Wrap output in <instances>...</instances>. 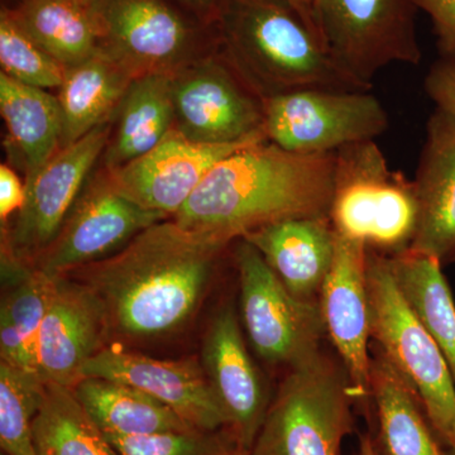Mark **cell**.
<instances>
[{
  "label": "cell",
  "mask_w": 455,
  "mask_h": 455,
  "mask_svg": "<svg viewBox=\"0 0 455 455\" xmlns=\"http://www.w3.org/2000/svg\"><path fill=\"white\" fill-rule=\"evenodd\" d=\"M100 51L134 79L178 73L218 44L215 28L202 25L167 0H94Z\"/></svg>",
  "instance_id": "7"
},
{
  "label": "cell",
  "mask_w": 455,
  "mask_h": 455,
  "mask_svg": "<svg viewBox=\"0 0 455 455\" xmlns=\"http://www.w3.org/2000/svg\"><path fill=\"white\" fill-rule=\"evenodd\" d=\"M387 128V112L370 92L305 89L265 99L268 142L293 154H331Z\"/></svg>",
  "instance_id": "10"
},
{
  "label": "cell",
  "mask_w": 455,
  "mask_h": 455,
  "mask_svg": "<svg viewBox=\"0 0 455 455\" xmlns=\"http://www.w3.org/2000/svg\"><path fill=\"white\" fill-rule=\"evenodd\" d=\"M227 59L263 98L305 89L370 92L286 0H228L215 26Z\"/></svg>",
  "instance_id": "3"
},
{
  "label": "cell",
  "mask_w": 455,
  "mask_h": 455,
  "mask_svg": "<svg viewBox=\"0 0 455 455\" xmlns=\"http://www.w3.org/2000/svg\"><path fill=\"white\" fill-rule=\"evenodd\" d=\"M0 65L3 74L36 88L59 90L65 79V66L27 32L11 7L0 11Z\"/></svg>",
  "instance_id": "30"
},
{
  "label": "cell",
  "mask_w": 455,
  "mask_h": 455,
  "mask_svg": "<svg viewBox=\"0 0 455 455\" xmlns=\"http://www.w3.org/2000/svg\"><path fill=\"white\" fill-rule=\"evenodd\" d=\"M424 85L436 107L455 116V62L440 59L431 66Z\"/></svg>",
  "instance_id": "33"
},
{
  "label": "cell",
  "mask_w": 455,
  "mask_h": 455,
  "mask_svg": "<svg viewBox=\"0 0 455 455\" xmlns=\"http://www.w3.org/2000/svg\"><path fill=\"white\" fill-rule=\"evenodd\" d=\"M433 22L436 44L443 60L455 62V0H412Z\"/></svg>",
  "instance_id": "32"
},
{
  "label": "cell",
  "mask_w": 455,
  "mask_h": 455,
  "mask_svg": "<svg viewBox=\"0 0 455 455\" xmlns=\"http://www.w3.org/2000/svg\"><path fill=\"white\" fill-rule=\"evenodd\" d=\"M229 455H248V451H244V449L235 447L232 451H230Z\"/></svg>",
  "instance_id": "39"
},
{
  "label": "cell",
  "mask_w": 455,
  "mask_h": 455,
  "mask_svg": "<svg viewBox=\"0 0 455 455\" xmlns=\"http://www.w3.org/2000/svg\"><path fill=\"white\" fill-rule=\"evenodd\" d=\"M235 251L245 333L263 361L289 370L322 352L326 334L319 301L293 296L250 242Z\"/></svg>",
  "instance_id": "8"
},
{
  "label": "cell",
  "mask_w": 455,
  "mask_h": 455,
  "mask_svg": "<svg viewBox=\"0 0 455 455\" xmlns=\"http://www.w3.org/2000/svg\"><path fill=\"white\" fill-rule=\"evenodd\" d=\"M355 455H379V453L370 436H362L359 439V447Z\"/></svg>",
  "instance_id": "37"
},
{
  "label": "cell",
  "mask_w": 455,
  "mask_h": 455,
  "mask_svg": "<svg viewBox=\"0 0 455 455\" xmlns=\"http://www.w3.org/2000/svg\"><path fill=\"white\" fill-rule=\"evenodd\" d=\"M334 175L335 152L293 154L266 140L215 164L172 220L228 245L278 221L329 217Z\"/></svg>",
  "instance_id": "2"
},
{
  "label": "cell",
  "mask_w": 455,
  "mask_h": 455,
  "mask_svg": "<svg viewBox=\"0 0 455 455\" xmlns=\"http://www.w3.org/2000/svg\"><path fill=\"white\" fill-rule=\"evenodd\" d=\"M112 343L103 304L70 276L56 277L37 340V372L44 383L73 388L86 363Z\"/></svg>",
  "instance_id": "18"
},
{
  "label": "cell",
  "mask_w": 455,
  "mask_h": 455,
  "mask_svg": "<svg viewBox=\"0 0 455 455\" xmlns=\"http://www.w3.org/2000/svg\"><path fill=\"white\" fill-rule=\"evenodd\" d=\"M418 217L414 181L388 167L374 140L352 143L335 152L329 218L338 235L392 256L412 243Z\"/></svg>",
  "instance_id": "4"
},
{
  "label": "cell",
  "mask_w": 455,
  "mask_h": 455,
  "mask_svg": "<svg viewBox=\"0 0 455 455\" xmlns=\"http://www.w3.org/2000/svg\"><path fill=\"white\" fill-rule=\"evenodd\" d=\"M418 11L412 0H317L329 53L344 70L371 86L386 66L421 61Z\"/></svg>",
  "instance_id": "11"
},
{
  "label": "cell",
  "mask_w": 455,
  "mask_h": 455,
  "mask_svg": "<svg viewBox=\"0 0 455 455\" xmlns=\"http://www.w3.org/2000/svg\"><path fill=\"white\" fill-rule=\"evenodd\" d=\"M266 140L206 145L188 140L173 128L152 151L118 169L106 171L116 190L131 202L173 218L215 164L245 147Z\"/></svg>",
  "instance_id": "15"
},
{
  "label": "cell",
  "mask_w": 455,
  "mask_h": 455,
  "mask_svg": "<svg viewBox=\"0 0 455 455\" xmlns=\"http://www.w3.org/2000/svg\"><path fill=\"white\" fill-rule=\"evenodd\" d=\"M0 455H7V454H5V453H3V451H2V454H0Z\"/></svg>",
  "instance_id": "40"
},
{
  "label": "cell",
  "mask_w": 455,
  "mask_h": 455,
  "mask_svg": "<svg viewBox=\"0 0 455 455\" xmlns=\"http://www.w3.org/2000/svg\"><path fill=\"white\" fill-rule=\"evenodd\" d=\"M27 196L26 181L23 182L11 164H0V224L2 229L9 226V220L22 211Z\"/></svg>",
  "instance_id": "34"
},
{
  "label": "cell",
  "mask_w": 455,
  "mask_h": 455,
  "mask_svg": "<svg viewBox=\"0 0 455 455\" xmlns=\"http://www.w3.org/2000/svg\"><path fill=\"white\" fill-rule=\"evenodd\" d=\"M368 248L338 235L333 263L319 296L320 309L355 401L370 397L371 320L367 289Z\"/></svg>",
  "instance_id": "17"
},
{
  "label": "cell",
  "mask_w": 455,
  "mask_h": 455,
  "mask_svg": "<svg viewBox=\"0 0 455 455\" xmlns=\"http://www.w3.org/2000/svg\"><path fill=\"white\" fill-rule=\"evenodd\" d=\"M286 289L305 301H319L333 263L337 232L329 217L295 218L259 228L244 236Z\"/></svg>",
  "instance_id": "20"
},
{
  "label": "cell",
  "mask_w": 455,
  "mask_h": 455,
  "mask_svg": "<svg viewBox=\"0 0 455 455\" xmlns=\"http://www.w3.org/2000/svg\"><path fill=\"white\" fill-rule=\"evenodd\" d=\"M172 101L175 130L194 142L267 140L265 98L239 74L220 44L172 75Z\"/></svg>",
  "instance_id": "9"
},
{
  "label": "cell",
  "mask_w": 455,
  "mask_h": 455,
  "mask_svg": "<svg viewBox=\"0 0 455 455\" xmlns=\"http://www.w3.org/2000/svg\"><path fill=\"white\" fill-rule=\"evenodd\" d=\"M0 113L8 143L26 179L31 178L62 147L64 116L59 98L0 73Z\"/></svg>",
  "instance_id": "22"
},
{
  "label": "cell",
  "mask_w": 455,
  "mask_h": 455,
  "mask_svg": "<svg viewBox=\"0 0 455 455\" xmlns=\"http://www.w3.org/2000/svg\"><path fill=\"white\" fill-rule=\"evenodd\" d=\"M113 122L62 147L35 175L26 179L27 196L13 223L2 230V257L35 266L59 235L62 224L103 157Z\"/></svg>",
  "instance_id": "12"
},
{
  "label": "cell",
  "mask_w": 455,
  "mask_h": 455,
  "mask_svg": "<svg viewBox=\"0 0 455 455\" xmlns=\"http://www.w3.org/2000/svg\"><path fill=\"white\" fill-rule=\"evenodd\" d=\"M445 455H455V438L444 448Z\"/></svg>",
  "instance_id": "38"
},
{
  "label": "cell",
  "mask_w": 455,
  "mask_h": 455,
  "mask_svg": "<svg viewBox=\"0 0 455 455\" xmlns=\"http://www.w3.org/2000/svg\"><path fill=\"white\" fill-rule=\"evenodd\" d=\"M355 403L346 370L317 353L284 377L248 455H341Z\"/></svg>",
  "instance_id": "5"
},
{
  "label": "cell",
  "mask_w": 455,
  "mask_h": 455,
  "mask_svg": "<svg viewBox=\"0 0 455 455\" xmlns=\"http://www.w3.org/2000/svg\"><path fill=\"white\" fill-rule=\"evenodd\" d=\"M44 382L0 362V447L7 455H40L33 419L40 409Z\"/></svg>",
  "instance_id": "29"
},
{
  "label": "cell",
  "mask_w": 455,
  "mask_h": 455,
  "mask_svg": "<svg viewBox=\"0 0 455 455\" xmlns=\"http://www.w3.org/2000/svg\"><path fill=\"white\" fill-rule=\"evenodd\" d=\"M14 14L66 70L100 51L94 0H18Z\"/></svg>",
  "instance_id": "26"
},
{
  "label": "cell",
  "mask_w": 455,
  "mask_h": 455,
  "mask_svg": "<svg viewBox=\"0 0 455 455\" xmlns=\"http://www.w3.org/2000/svg\"><path fill=\"white\" fill-rule=\"evenodd\" d=\"M71 390L107 436H146L197 429L169 406L125 383L85 377Z\"/></svg>",
  "instance_id": "25"
},
{
  "label": "cell",
  "mask_w": 455,
  "mask_h": 455,
  "mask_svg": "<svg viewBox=\"0 0 455 455\" xmlns=\"http://www.w3.org/2000/svg\"><path fill=\"white\" fill-rule=\"evenodd\" d=\"M286 2L291 5L293 11L300 16L307 28L315 36L317 40L324 44L326 49L322 28H320L319 14H317V0H286Z\"/></svg>",
  "instance_id": "36"
},
{
  "label": "cell",
  "mask_w": 455,
  "mask_h": 455,
  "mask_svg": "<svg viewBox=\"0 0 455 455\" xmlns=\"http://www.w3.org/2000/svg\"><path fill=\"white\" fill-rule=\"evenodd\" d=\"M418 227L410 250L455 262V116L436 107L414 180Z\"/></svg>",
  "instance_id": "19"
},
{
  "label": "cell",
  "mask_w": 455,
  "mask_h": 455,
  "mask_svg": "<svg viewBox=\"0 0 455 455\" xmlns=\"http://www.w3.org/2000/svg\"><path fill=\"white\" fill-rule=\"evenodd\" d=\"M116 118V131L101 157L108 171L152 151L175 128L172 75L151 74L134 79Z\"/></svg>",
  "instance_id": "23"
},
{
  "label": "cell",
  "mask_w": 455,
  "mask_h": 455,
  "mask_svg": "<svg viewBox=\"0 0 455 455\" xmlns=\"http://www.w3.org/2000/svg\"><path fill=\"white\" fill-rule=\"evenodd\" d=\"M107 438L119 455H229L233 449L238 447L227 430L196 429L155 435Z\"/></svg>",
  "instance_id": "31"
},
{
  "label": "cell",
  "mask_w": 455,
  "mask_h": 455,
  "mask_svg": "<svg viewBox=\"0 0 455 455\" xmlns=\"http://www.w3.org/2000/svg\"><path fill=\"white\" fill-rule=\"evenodd\" d=\"M33 434L40 455H119L73 390L57 383H44Z\"/></svg>",
  "instance_id": "28"
},
{
  "label": "cell",
  "mask_w": 455,
  "mask_h": 455,
  "mask_svg": "<svg viewBox=\"0 0 455 455\" xmlns=\"http://www.w3.org/2000/svg\"><path fill=\"white\" fill-rule=\"evenodd\" d=\"M85 377L112 379L139 388L197 429H227L226 416L202 363L196 358L149 357L113 341L86 363L82 379Z\"/></svg>",
  "instance_id": "14"
},
{
  "label": "cell",
  "mask_w": 455,
  "mask_h": 455,
  "mask_svg": "<svg viewBox=\"0 0 455 455\" xmlns=\"http://www.w3.org/2000/svg\"><path fill=\"white\" fill-rule=\"evenodd\" d=\"M200 363L226 416V430L239 448L250 451L271 400L232 305H224L212 316Z\"/></svg>",
  "instance_id": "16"
},
{
  "label": "cell",
  "mask_w": 455,
  "mask_h": 455,
  "mask_svg": "<svg viewBox=\"0 0 455 455\" xmlns=\"http://www.w3.org/2000/svg\"><path fill=\"white\" fill-rule=\"evenodd\" d=\"M370 397L385 455H445L414 388L376 343H371Z\"/></svg>",
  "instance_id": "21"
},
{
  "label": "cell",
  "mask_w": 455,
  "mask_h": 455,
  "mask_svg": "<svg viewBox=\"0 0 455 455\" xmlns=\"http://www.w3.org/2000/svg\"><path fill=\"white\" fill-rule=\"evenodd\" d=\"M133 80L124 66L103 51L68 68L57 95L64 116L62 147L113 122Z\"/></svg>",
  "instance_id": "24"
},
{
  "label": "cell",
  "mask_w": 455,
  "mask_h": 455,
  "mask_svg": "<svg viewBox=\"0 0 455 455\" xmlns=\"http://www.w3.org/2000/svg\"><path fill=\"white\" fill-rule=\"evenodd\" d=\"M226 247L169 218L146 228L113 256L66 276L98 296L112 339L151 343L187 328Z\"/></svg>",
  "instance_id": "1"
},
{
  "label": "cell",
  "mask_w": 455,
  "mask_h": 455,
  "mask_svg": "<svg viewBox=\"0 0 455 455\" xmlns=\"http://www.w3.org/2000/svg\"><path fill=\"white\" fill-rule=\"evenodd\" d=\"M371 338L414 388L443 448L455 438V386L447 362L410 307L390 256L368 250Z\"/></svg>",
  "instance_id": "6"
},
{
  "label": "cell",
  "mask_w": 455,
  "mask_h": 455,
  "mask_svg": "<svg viewBox=\"0 0 455 455\" xmlns=\"http://www.w3.org/2000/svg\"><path fill=\"white\" fill-rule=\"evenodd\" d=\"M164 220L169 217L122 196L104 171L89 180L36 267L52 277L66 276L113 256L146 228Z\"/></svg>",
  "instance_id": "13"
},
{
  "label": "cell",
  "mask_w": 455,
  "mask_h": 455,
  "mask_svg": "<svg viewBox=\"0 0 455 455\" xmlns=\"http://www.w3.org/2000/svg\"><path fill=\"white\" fill-rule=\"evenodd\" d=\"M197 22L215 28L228 0H167Z\"/></svg>",
  "instance_id": "35"
},
{
  "label": "cell",
  "mask_w": 455,
  "mask_h": 455,
  "mask_svg": "<svg viewBox=\"0 0 455 455\" xmlns=\"http://www.w3.org/2000/svg\"><path fill=\"white\" fill-rule=\"evenodd\" d=\"M390 260L401 292L438 346L455 386V302L442 263L410 248Z\"/></svg>",
  "instance_id": "27"
}]
</instances>
